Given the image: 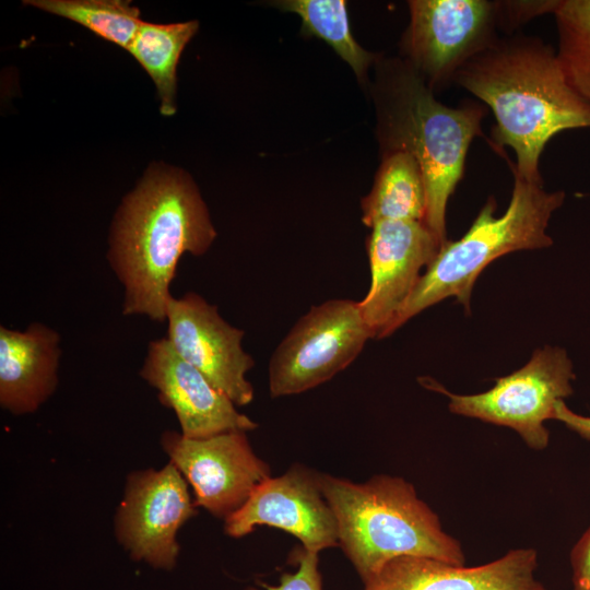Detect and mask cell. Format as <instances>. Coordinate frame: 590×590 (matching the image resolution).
<instances>
[{
  "instance_id": "cell-1",
  "label": "cell",
  "mask_w": 590,
  "mask_h": 590,
  "mask_svg": "<svg viewBox=\"0 0 590 590\" xmlns=\"http://www.w3.org/2000/svg\"><path fill=\"white\" fill-rule=\"evenodd\" d=\"M493 111L494 146H509L523 179L543 184L540 157L557 133L590 128V104L568 83L556 50L538 37H497L453 76Z\"/></svg>"
},
{
  "instance_id": "cell-2",
  "label": "cell",
  "mask_w": 590,
  "mask_h": 590,
  "mask_svg": "<svg viewBox=\"0 0 590 590\" xmlns=\"http://www.w3.org/2000/svg\"><path fill=\"white\" fill-rule=\"evenodd\" d=\"M215 237L193 182L179 172H150L123 199L109 239L107 260L123 286L122 315L166 321L180 257L205 253Z\"/></svg>"
},
{
  "instance_id": "cell-3",
  "label": "cell",
  "mask_w": 590,
  "mask_h": 590,
  "mask_svg": "<svg viewBox=\"0 0 590 590\" xmlns=\"http://www.w3.org/2000/svg\"><path fill=\"white\" fill-rule=\"evenodd\" d=\"M338 526L339 545L363 582L401 556L464 565L461 543L402 477L376 475L364 483L318 473Z\"/></svg>"
},
{
  "instance_id": "cell-4",
  "label": "cell",
  "mask_w": 590,
  "mask_h": 590,
  "mask_svg": "<svg viewBox=\"0 0 590 590\" xmlns=\"http://www.w3.org/2000/svg\"><path fill=\"white\" fill-rule=\"evenodd\" d=\"M380 139L387 153L404 151L418 163L425 182L424 223L444 245L446 210L464 173L472 140L482 137L483 107H449L409 64L396 63L380 85Z\"/></svg>"
},
{
  "instance_id": "cell-5",
  "label": "cell",
  "mask_w": 590,
  "mask_h": 590,
  "mask_svg": "<svg viewBox=\"0 0 590 590\" xmlns=\"http://www.w3.org/2000/svg\"><path fill=\"white\" fill-rule=\"evenodd\" d=\"M511 170L514 188L505 213L494 215L496 201L489 197L468 232L460 239L447 240L441 246L379 339L448 297H456L469 312L473 285L492 261L508 252L541 249L553 244L546 228L553 212L564 203L565 192H548L543 184L528 181Z\"/></svg>"
},
{
  "instance_id": "cell-6",
  "label": "cell",
  "mask_w": 590,
  "mask_h": 590,
  "mask_svg": "<svg viewBox=\"0 0 590 590\" xmlns=\"http://www.w3.org/2000/svg\"><path fill=\"white\" fill-rule=\"evenodd\" d=\"M575 378L567 352L545 346L520 369L495 379L487 391L456 394L427 379L426 387L446 394L452 413L509 427L528 447L542 450L550 441L544 423L553 420L555 404L573 394Z\"/></svg>"
},
{
  "instance_id": "cell-7",
  "label": "cell",
  "mask_w": 590,
  "mask_h": 590,
  "mask_svg": "<svg viewBox=\"0 0 590 590\" xmlns=\"http://www.w3.org/2000/svg\"><path fill=\"white\" fill-rule=\"evenodd\" d=\"M375 338L358 302L330 299L312 306L294 324L269 362L272 398L312 389L346 368Z\"/></svg>"
},
{
  "instance_id": "cell-8",
  "label": "cell",
  "mask_w": 590,
  "mask_h": 590,
  "mask_svg": "<svg viewBox=\"0 0 590 590\" xmlns=\"http://www.w3.org/2000/svg\"><path fill=\"white\" fill-rule=\"evenodd\" d=\"M196 507L173 462L160 470L133 471L115 516L117 541L133 560L170 570L180 550L177 533L196 516Z\"/></svg>"
},
{
  "instance_id": "cell-9",
  "label": "cell",
  "mask_w": 590,
  "mask_h": 590,
  "mask_svg": "<svg viewBox=\"0 0 590 590\" xmlns=\"http://www.w3.org/2000/svg\"><path fill=\"white\" fill-rule=\"evenodd\" d=\"M409 8L408 63L433 91L498 37L495 1L412 0Z\"/></svg>"
},
{
  "instance_id": "cell-10",
  "label": "cell",
  "mask_w": 590,
  "mask_h": 590,
  "mask_svg": "<svg viewBox=\"0 0 590 590\" xmlns=\"http://www.w3.org/2000/svg\"><path fill=\"white\" fill-rule=\"evenodd\" d=\"M247 432L188 438L166 430L161 447L194 493V505L226 519L271 476L269 464L252 450Z\"/></svg>"
},
{
  "instance_id": "cell-11",
  "label": "cell",
  "mask_w": 590,
  "mask_h": 590,
  "mask_svg": "<svg viewBox=\"0 0 590 590\" xmlns=\"http://www.w3.org/2000/svg\"><path fill=\"white\" fill-rule=\"evenodd\" d=\"M167 339L178 355L200 370L235 405L253 400L246 373L255 361L243 349L244 330L231 326L217 307L197 293L170 297L167 305Z\"/></svg>"
},
{
  "instance_id": "cell-12",
  "label": "cell",
  "mask_w": 590,
  "mask_h": 590,
  "mask_svg": "<svg viewBox=\"0 0 590 590\" xmlns=\"http://www.w3.org/2000/svg\"><path fill=\"white\" fill-rule=\"evenodd\" d=\"M224 521V531L232 538L269 526L294 535L309 552L339 545L337 520L320 489L318 473L299 464L259 484Z\"/></svg>"
},
{
  "instance_id": "cell-13",
  "label": "cell",
  "mask_w": 590,
  "mask_h": 590,
  "mask_svg": "<svg viewBox=\"0 0 590 590\" xmlns=\"http://www.w3.org/2000/svg\"><path fill=\"white\" fill-rule=\"evenodd\" d=\"M442 244L421 221H381L367 239L370 286L358 302L375 338L390 324Z\"/></svg>"
},
{
  "instance_id": "cell-14",
  "label": "cell",
  "mask_w": 590,
  "mask_h": 590,
  "mask_svg": "<svg viewBox=\"0 0 590 590\" xmlns=\"http://www.w3.org/2000/svg\"><path fill=\"white\" fill-rule=\"evenodd\" d=\"M139 374L157 390L158 401L175 412L185 437L206 438L258 427L200 370L181 358L167 337L149 343Z\"/></svg>"
},
{
  "instance_id": "cell-15",
  "label": "cell",
  "mask_w": 590,
  "mask_h": 590,
  "mask_svg": "<svg viewBox=\"0 0 590 590\" xmlns=\"http://www.w3.org/2000/svg\"><path fill=\"white\" fill-rule=\"evenodd\" d=\"M536 568L534 548L510 550L474 567L401 556L364 581L363 590H545L535 577Z\"/></svg>"
},
{
  "instance_id": "cell-16",
  "label": "cell",
  "mask_w": 590,
  "mask_h": 590,
  "mask_svg": "<svg viewBox=\"0 0 590 590\" xmlns=\"http://www.w3.org/2000/svg\"><path fill=\"white\" fill-rule=\"evenodd\" d=\"M60 335L33 322L25 330L0 326V405L14 415L33 413L58 386Z\"/></svg>"
},
{
  "instance_id": "cell-17",
  "label": "cell",
  "mask_w": 590,
  "mask_h": 590,
  "mask_svg": "<svg viewBox=\"0 0 590 590\" xmlns=\"http://www.w3.org/2000/svg\"><path fill=\"white\" fill-rule=\"evenodd\" d=\"M362 221H421L426 215L424 177L415 157L404 151L387 153L371 191L362 200Z\"/></svg>"
},
{
  "instance_id": "cell-18",
  "label": "cell",
  "mask_w": 590,
  "mask_h": 590,
  "mask_svg": "<svg viewBox=\"0 0 590 590\" xmlns=\"http://www.w3.org/2000/svg\"><path fill=\"white\" fill-rule=\"evenodd\" d=\"M197 30V21L173 24L142 22L128 49L155 83L161 113L165 116H172L176 110V68L185 46Z\"/></svg>"
},
{
  "instance_id": "cell-19",
  "label": "cell",
  "mask_w": 590,
  "mask_h": 590,
  "mask_svg": "<svg viewBox=\"0 0 590 590\" xmlns=\"http://www.w3.org/2000/svg\"><path fill=\"white\" fill-rule=\"evenodd\" d=\"M274 5L298 14L305 33L327 42L358 78L364 76L374 56L362 48L352 36L345 1L286 0L278 1Z\"/></svg>"
},
{
  "instance_id": "cell-20",
  "label": "cell",
  "mask_w": 590,
  "mask_h": 590,
  "mask_svg": "<svg viewBox=\"0 0 590 590\" xmlns=\"http://www.w3.org/2000/svg\"><path fill=\"white\" fill-rule=\"evenodd\" d=\"M24 3L69 19L129 49L142 21L137 7L120 0H30Z\"/></svg>"
},
{
  "instance_id": "cell-21",
  "label": "cell",
  "mask_w": 590,
  "mask_h": 590,
  "mask_svg": "<svg viewBox=\"0 0 590 590\" xmlns=\"http://www.w3.org/2000/svg\"><path fill=\"white\" fill-rule=\"evenodd\" d=\"M553 14L556 54L565 76L590 104V0H559Z\"/></svg>"
},
{
  "instance_id": "cell-22",
  "label": "cell",
  "mask_w": 590,
  "mask_h": 590,
  "mask_svg": "<svg viewBox=\"0 0 590 590\" xmlns=\"http://www.w3.org/2000/svg\"><path fill=\"white\" fill-rule=\"evenodd\" d=\"M293 558L298 564L296 573H285L276 586L259 582L262 589L248 587L245 590H322L321 574L318 569V553L305 548L293 552Z\"/></svg>"
},
{
  "instance_id": "cell-23",
  "label": "cell",
  "mask_w": 590,
  "mask_h": 590,
  "mask_svg": "<svg viewBox=\"0 0 590 590\" xmlns=\"http://www.w3.org/2000/svg\"><path fill=\"white\" fill-rule=\"evenodd\" d=\"M559 0L555 1H495L497 13V25L509 31L527 23L531 19L544 14L553 13Z\"/></svg>"
},
{
  "instance_id": "cell-24",
  "label": "cell",
  "mask_w": 590,
  "mask_h": 590,
  "mask_svg": "<svg viewBox=\"0 0 590 590\" xmlns=\"http://www.w3.org/2000/svg\"><path fill=\"white\" fill-rule=\"evenodd\" d=\"M573 590H590V526L570 552Z\"/></svg>"
},
{
  "instance_id": "cell-25",
  "label": "cell",
  "mask_w": 590,
  "mask_h": 590,
  "mask_svg": "<svg viewBox=\"0 0 590 590\" xmlns=\"http://www.w3.org/2000/svg\"><path fill=\"white\" fill-rule=\"evenodd\" d=\"M553 420L559 421L581 438L590 440V416L575 413L566 405L564 400L555 404Z\"/></svg>"
}]
</instances>
